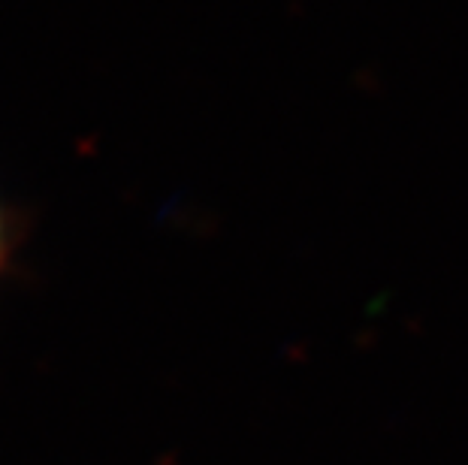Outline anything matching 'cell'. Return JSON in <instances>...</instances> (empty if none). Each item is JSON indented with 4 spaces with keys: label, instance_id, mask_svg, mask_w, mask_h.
Returning a JSON list of instances; mask_svg holds the SVG:
<instances>
[{
    "label": "cell",
    "instance_id": "cell-1",
    "mask_svg": "<svg viewBox=\"0 0 468 465\" xmlns=\"http://www.w3.org/2000/svg\"><path fill=\"white\" fill-rule=\"evenodd\" d=\"M6 224H4V212H0V266H4V260H6Z\"/></svg>",
    "mask_w": 468,
    "mask_h": 465
}]
</instances>
